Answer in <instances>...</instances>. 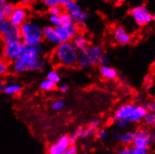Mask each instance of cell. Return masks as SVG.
<instances>
[{
  "instance_id": "1",
  "label": "cell",
  "mask_w": 155,
  "mask_h": 154,
  "mask_svg": "<svg viewBox=\"0 0 155 154\" xmlns=\"http://www.w3.org/2000/svg\"><path fill=\"white\" fill-rule=\"evenodd\" d=\"M79 54L71 41L62 42L56 45L52 53V62L55 64L66 67L77 66Z\"/></svg>"
},
{
  "instance_id": "2",
  "label": "cell",
  "mask_w": 155,
  "mask_h": 154,
  "mask_svg": "<svg viewBox=\"0 0 155 154\" xmlns=\"http://www.w3.org/2000/svg\"><path fill=\"white\" fill-rule=\"evenodd\" d=\"M12 70L14 73H23L29 71H41L46 67V62L41 56L30 53H21L12 62Z\"/></svg>"
},
{
  "instance_id": "3",
  "label": "cell",
  "mask_w": 155,
  "mask_h": 154,
  "mask_svg": "<svg viewBox=\"0 0 155 154\" xmlns=\"http://www.w3.org/2000/svg\"><path fill=\"white\" fill-rule=\"evenodd\" d=\"M148 111L142 105L125 103L117 108L113 117V120L124 119L130 123H139L143 120Z\"/></svg>"
},
{
  "instance_id": "4",
  "label": "cell",
  "mask_w": 155,
  "mask_h": 154,
  "mask_svg": "<svg viewBox=\"0 0 155 154\" xmlns=\"http://www.w3.org/2000/svg\"><path fill=\"white\" fill-rule=\"evenodd\" d=\"M22 42L28 44H38L44 41L43 27L39 23L26 20L20 26Z\"/></svg>"
},
{
  "instance_id": "5",
  "label": "cell",
  "mask_w": 155,
  "mask_h": 154,
  "mask_svg": "<svg viewBox=\"0 0 155 154\" xmlns=\"http://www.w3.org/2000/svg\"><path fill=\"white\" fill-rule=\"evenodd\" d=\"M104 55V49L100 45H92L88 47L83 53L79 54L77 64L80 68H88L99 64L101 57Z\"/></svg>"
},
{
  "instance_id": "6",
  "label": "cell",
  "mask_w": 155,
  "mask_h": 154,
  "mask_svg": "<svg viewBox=\"0 0 155 154\" xmlns=\"http://www.w3.org/2000/svg\"><path fill=\"white\" fill-rule=\"evenodd\" d=\"M0 38L5 44L22 40L20 26L13 24L8 19L5 20L0 24Z\"/></svg>"
},
{
  "instance_id": "7",
  "label": "cell",
  "mask_w": 155,
  "mask_h": 154,
  "mask_svg": "<svg viewBox=\"0 0 155 154\" xmlns=\"http://www.w3.org/2000/svg\"><path fill=\"white\" fill-rule=\"evenodd\" d=\"M64 11L71 16L74 21L80 26H84L85 23L89 18V14L83 11L78 3L75 1H71L63 5Z\"/></svg>"
},
{
  "instance_id": "8",
  "label": "cell",
  "mask_w": 155,
  "mask_h": 154,
  "mask_svg": "<svg viewBox=\"0 0 155 154\" xmlns=\"http://www.w3.org/2000/svg\"><path fill=\"white\" fill-rule=\"evenodd\" d=\"M130 14L134 19L138 26H143L152 21L151 14L148 11L145 5H138L134 7L130 11Z\"/></svg>"
},
{
  "instance_id": "9",
  "label": "cell",
  "mask_w": 155,
  "mask_h": 154,
  "mask_svg": "<svg viewBox=\"0 0 155 154\" xmlns=\"http://www.w3.org/2000/svg\"><path fill=\"white\" fill-rule=\"evenodd\" d=\"M22 40L14 41L5 44L2 50L3 59L8 62H14L22 53Z\"/></svg>"
},
{
  "instance_id": "10",
  "label": "cell",
  "mask_w": 155,
  "mask_h": 154,
  "mask_svg": "<svg viewBox=\"0 0 155 154\" xmlns=\"http://www.w3.org/2000/svg\"><path fill=\"white\" fill-rule=\"evenodd\" d=\"M28 11L23 5H16L15 9L8 20L17 26H20L27 20Z\"/></svg>"
},
{
  "instance_id": "11",
  "label": "cell",
  "mask_w": 155,
  "mask_h": 154,
  "mask_svg": "<svg viewBox=\"0 0 155 154\" xmlns=\"http://www.w3.org/2000/svg\"><path fill=\"white\" fill-rule=\"evenodd\" d=\"M69 145H70L69 136L64 135L61 136L56 143L49 147L47 153L50 154H64Z\"/></svg>"
},
{
  "instance_id": "12",
  "label": "cell",
  "mask_w": 155,
  "mask_h": 154,
  "mask_svg": "<svg viewBox=\"0 0 155 154\" xmlns=\"http://www.w3.org/2000/svg\"><path fill=\"white\" fill-rule=\"evenodd\" d=\"M113 39L118 44L127 45L132 40V37L123 26H115L113 32Z\"/></svg>"
},
{
  "instance_id": "13",
  "label": "cell",
  "mask_w": 155,
  "mask_h": 154,
  "mask_svg": "<svg viewBox=\"0 0 155 154\" xmlns=\"http://www.w3.org/2000/svg\"><path fill=\"white\" fill-rule=\"evenodd\" d=\"M43 34H44V40L48 44L56 47V45L61 43L54 26H45L43 27Z\"/></svg>"
},
{
  "instance_id": "14",
  "label": "cell",
  "mask_w": 155,
  "mask_h": 154,
  "mask_svg": "<svg viewBox=\"0 0 155 154\" xmlns=\"http://www.w3.org/2000/svg\"><path fill=\"white\" fill-rule=\"evenodd\" d=\"M71 42L79 53L85 52L89 47V42H88V39L84 35H82L80 34L76 37H73Z\"/></svg>"
},
{
  "instance_id": "15",
  "label": "cell",
  "mask_w": 155,
  "mask_h": 154,
  "mask_svg": "<svg viewBox=\"0 0 155 154\" xmlns=\"http://www.w3.org/2000/svg\"><path fill=\"white\" fill-rule=\"evenodd\" d=\"M44 53V46L41 43L38 44H28V43H22V53H30L35 56H41Z\"/></svg>"
},
{
  "instance_id": "16",
  "label": "cell",
  "mask_w": 155,
  "mask_h": 154,
  "mask_svg": "<svg viewBox=\"0 0 155 154\" xmlns=\"http://www.w3.org/2000/svg\"><path fill=\"white\" fill-rule=\"evenodd\" d=\"M101 76L107 80H113L118 76V71L109 65H101L99 68Z\"/></svg>"
},
{
  "instance_id": "17",
  "label": "cell",
  "mask_w": 155,
  "mask_h": 154,
  "mask_svg": "<svg viewBox=\"0 0 155 154\" xmlns=\"http://www.w3.org/2000/svg\"><path fill=\"white\" fill-rule=\"evenodd\" d=\"M2 91L7 95H17L22 91V85L19 83H11L3 86Z\"/></svg>"
},
{
  "instance_id": "18",
  "label": "cell",
  "mask_w": 155,
  "mask_h": 154,
  "mask_svg": "<svg viewBox=\"0 0 155 154\" xmlns=\"http://www.w3.org/2000/svg\"><path fill=\"white\" fill-rule=\"evenodd\" d=\"M55 28H56V33L58 34V37H59V40L61 41V43H62V42L71 41V39H72V37H71L68 28L62 26V25Z\"/></svg>"
},
{
  "instance_id": "19",
  "label": "cell",
  "mask_w": 155,
  "mask_h": 154,
  "mask_svg": "<svg viewBox=\"0 0 155 154\" xmlns=\"http://www.w3.org/2000/svg\"><path fill=\"white\" fill-rule=\"evenodd\" d=\"M136 137V131H129L121 134L118 141L124 145H129L132 144V142Z\"/></svg>"
},
{
  "instance_id": "20",
  "label": "cell",
  "mask_w": 155,
  "mask_h": 154,
  "mask_svg": "<svg viewBox=\"0 0 155 154\" xmlns=\"http://www.w3.org/2000/svg\"><path fill=\"white\" fill-rule=\"evenodd\" d=\"M59 16H60V18H61V25L65 26L66 28L71 27V26H73V25L77 23L75 21H74V19L71 17V16L68 13L64 11Z\"/></svg>"
},
{
  "instance_id": "21",
  "label": "cell",
  "mask_w": 155,
  "mask_h": 154,
  "mask_svg": "<svg viewBox=\"0 0 155 154\" xmlns=\"http://www.w3.org/2000/svg\"><path fill=\"white\" fill-rule=\"evenodd\" d=\"M39 86H40V88L44 91H51L56 88V84L47 79L42 80Z\"/></svg>"
},
{
  "instance_id": "22",
  "label": "cell",
  "mask_w": 155,
  "mask_h": 154,
  "mask_svg": "<svg viewBox=\"0 0 155 154\" xmlns=\"http://www.w3.org/2000/svg\"><path fill=\"white\" fill-rule=\"evenodd\" d=\"M15 8V5L12 2H8L5 3V4L2 6V9L3 13H4L6 19H8L9 17H11V15H12V13L14 12Z\"/></svg>"
},
{
  "instance_id": "23",
  "label": "cell",
  "mask_w": 155,
  "mask_h": 154,
  "mask_svg": "<svg viewBox=\"0 0 155 154\" xmlns=\"http://www.w3.org/2000/svg\"><path fill=\"white\" fill-rule=\"evenodd\" d=\"M144 123L148 127H155V112L148 111L145 117L143 118Z\"/></svg>"
},
{
  "instance_id": "24",
  "label": "cell",
  "mask_w": 155,
  "mask_h": 154,
  "mask_svg": "<svg viewBox=\"0 0 155 154\" xmlns=\"http://www.w3.org/2000/svg\"><path fill=\"white\" fill-rule=\"evenodd\" d=\"M46 79L50 80L51 82H54L55 84H58L61 81V76H60L58 72H57L56 70H51L47 73Z\"/></svg>"
},
{
  "instance_id": "25",
  "label": "cell",
  "mask_w": 155,
  "mask_h": 154,
  "mask_svg": "<svg viewBox=\"0 0 155 154\" xmlns=\"http://www.w3.org/2000/svg\"><path fill=\"white\" fill-rule=\"evenodd\" d=\"M132 146L134 147H148V138L143 136H137L132 142Z\"/></svg>"
},
{
  "instance_id": "26",
  "label": "cell",
  "mask_w": 155,
  "mask_h": 154,
  "mask_svg": "<svg viewBox=\"0 0 155 154\" xmlns=\"http://www.w3.org/2000/svg\"><path fill=\"white\" fill-rule=\"evenodd\" d=\"M131 154H148L149 153L148 147H130Z\"/></svg>"
},
{
  "instance_id": "27",
  "label": "cell",
  "mask_w": 155,
  "mask_h": 154,
  "mask_svg": "<svg viewBox=\"0 0 155 154\" xmlns=\"http://www.w3.org/2000/svg\"><path fill=\"white\" fill-rule=\"evenodd\" d=\"M63 11H64V8L60 5H56L48 8V13L50 14L60 15Z\"/></svg>"
},
{
  "instance_id": "28",
  "label": "cell",
  "mask_w": 155,
  "mask_h": 154,
  "mask_svg": "<svg viewBox=\"0 0 155 154\" xmlns=\"http://www.w3.org/2000/svg\"><path fill=\"white\" fill-rule=\"evenodd\" d=\"M9 70L8 62L4 59H0V76H4L8 73Z\"/></svg>"
},
{
  "instance_id": "29",
  "label": "cell",
  "mask_w": 155,
  "mask_h": 154,
  "mask_svg": "<svg viewBox=\"0 0 155 154\" xmlns=\"http://www.w3.org/2000/svg\"><path fill=\"white\" fill-rule=\"evenodd\" d=\"M49 20H50L51 26H54V27H58V26H61V21L59 15L50 14Z\"/></svg>"
},
{
  "instance_id": "30",
  "label": "cell",
  "mask_w": 155,
  "mask_h": 154,
  "mask_svg": "<svg viewBox=\"0 0 155 154\" xmlns=\"http://www.w3.org/2000/svg\"><path fill=\"white\" fill-rule=\"evenodd\" d=\"M115 123L117 128L119 129V130L126 129L127 127H129L130 124L129 121L124 120V119H118V120H115Z\"/></svg>"
},
{
  "instance_id": "31",
  "label": "cell",
  "mask_w": 155,
  "mask_h": 154,
  "mask_svg": "<svg viewBox=\"0 0 155 154\" xmlns=\"http://www.w3.org/2000/svg\"><path fill=\"white\" fill-rule=\"evenodd\" d=\"M94 136L100 139L105 140L108 138L109 134H108V132H107L106 130H104V129L97 128V130H96L95 135H94Z\"/></svg>"
},
{
  "instance_id": "32",
  "label": "cell",
  "mask_w": 155,
  "mask_h": 154,
  "mask_svg": "<svg viewBox=\"0 0 155 154\" xmlns=\"http://www.w3.org/2000/svg\"><path fill=\"white\" fill-rule=\"evenodd\" d=\"M74 132H75L76 135L77 136L78 139L79 138H80V139H85V138H86L87 136H88L86 132V128H85V127H78V128L76 129Z\"/></svg>"
},
{
  "instance_id": "33",
  "label": "cell",
  "mask_w": 155,
  "mask_h": 154,
  "mask_svg": "<svg viewBox=\"0 0 155 154\" xmlns=\"http://www.w3.org/2000/svg\"><path fill=\"white\" fill-rule=\"evenodd\" d=\"M150 130L148 128H141L139 129L138 130L136 131V136H143V137H148L149 135Z\"/></svg>"
},
{
  "instance_id": "34",
  "label": "cell",
  "mask_w": 155,
  "mask_h": 154,
  "mask_svg": "<svg viewBox=\"0 0 155 154\" xmlns=\"http://www.w3.org/2000/svg\"><path fill=\"white\" fill-rule=\"evenodd\" d=\"M64 107V102L62 100H57L52 105V108L55 111H59Z\"/></svg>"
},
{
  "instance_id": "35",
  "label": "cell",
  "mask_w": 155,
  "mask_h": 154,
  "mask_svg": "<svg viewBox=\"0 0 155 154\" xmlns=\"http://www.w3.org/2000/svg\"><path fill=\"white\" fill-rule=\"evenodd\" d=\"M77 152H78V147L75 144H70L66 149L64 154H76Z\"/></svg>"
},
{
  "instance_id": "36",
  "label": "cell",
  "mask_w": 155,
  "mask_h": 154,
  "mask_svg": "<svg viewBox=\"0 0 155 154\" xmlns=\"http://www.w3.org/2000/svg\"><path fill=\"white\" fill-rule=\"evenodd\" d=\"M142 106L146 108L148 111H154V112H155V101L145 103Z\"/></svg>"
},
{
  "instance_id": "37",
  "label": "cell",
  "mask_w": 155,
  "mask_h": 154,
  "mask_svg": "<svg viewBox=\"0 0 155 154\" xmlns=\"http://www.w3.org/2000/svg\"><path fill=\"white\" fill-rule=\"evenodd\" d=\"M110 62V59L109 58V56H107V55H102V56L101 57L99 60V64L101 65H109Z\"/></svg>"
},
{
  "instance_id": "38",
  "label": "cell",
  "mask_w": 155,
  "mask_h": 154,
  "mask_svg": "<svg viewBox=\"0 0 155 154\" xmlns=\"http://www.w3.org/2000/svg\"><path fill=\"white\" fill-rule=\"evenodd\" d=\"M148 146L151 147L155 144V133H150L148 136Z\"/></svg>"
},
{
  "instance_id": "39",
  "label": "cell",
  "mask_w": 155,
  "mask_h": 154,
  "mask_svg": "<svg viewBox=\"0 0 155 154\" xmlns=\"http://www.w3.org/2000/svg\"><path fill=\"white\" fill-rule=\"evenodd\" d=\"M43 3L47 8L52 7V6L58 5V0H43Z\"/></svg>"
},
{
  "instance_id": "40",
  "label": "cell",
  "mask_w": 155,
  "mask_h": 154,
  "mask_svg": "<svg viewBox=\"0 0 155 154\" xmlns=\"http://www.w3.org/2000/svg\"><path fill=\"white\" fill-rule=\"evenodd\" d=\"M77 139H78V137L76 135L75 132H74L73 133L69 136V140H70V144H75V143L77 142Z\"/></svg>"
},
{
  "instance_id": "41",
  "label": "cell",
  "mask_w": 155,
  "mask_h": 154,
  "mask_svg": "<svg viewBox=\"0 0 155 154\" xmlns=\"http://www.w3.org/2000/svg\"><path fill=\"white\" fill-rule=\"evenodd\" d=\"M86 132H87V135H88V136H93L95 135L96 129L88 126V127L86 128Z\"/></svg>"
},
{
  "instance_id": "42",
  "label": "cell",
  "mask_w": 155,
  "mask_h": 154,
  "mask_svg": "<svg viewBox=\"0 0 155 154\" xmlns=\"http://www.w3.org/2000/svg\"><path fill=\"white\" fill-rule=\"evenodd\" d=\"M119 154H131L130 147H124L118 151Z\"/></svg>"
},
{
  "instance_id": "43",
  "label": "cell",
  "mask_w": 155,
  "mask_h": 154,
  "mask_svg": "<svg viewBox=\"0 0 155 154\" xmlns=\"http://www.w3.org/2000/svg\"><path fill=\"white\" fill-rule=\"evenodd\" d=\"M88 126L97 130V129L100 127V121L98 120H91V121L89 123V124H88Z\"/></svg>"
},
{
  "instance_id": "44",
  "label": "cell",
  "mask_w": 155,
  "mask_h": 154,
  "mask_svg": "<svg viewBox=\"0 0 155 154\" xmlns=\"http://www.w3.org/2000/svg\"><path fill=\"white\" fill-rule=\"evenodd\" d=\"M121 135V133L120 131H114L113 133H112V138H113L114 140H118V141Z\"/></svg>"
},
{
  "instance_id": "45",
  "label": "cell",
  "mask_w": 155,
  "mask_h": 154,
  "mask_svg": "<svg viewBox=\"0 0 155 154\" xmlns=\"http://www.w3.org/2000/svg\"><path fill=\"white\" fill-rule=\"evenodd\" d=\"M68 88H69L68 85H66V84L61 85H60V87H59L60 91L62 92V93L67 92L68 90Z\"/></svg>"
},
{
  "instance_id": "46",
  "label": "cell",
  "mask_w": 155,
  "mask_h": 154,
  "mask_svg": "<svg viewBox=\"0 0 155 154\" xmlns=\"http://www.w3.org/2000/svg\"><path fill=\"white\" fill-rule=\"evenodd\" d=\"M153 82V77L151 75H147L144 78V82L145 83H151Z\"/></svg>"
},
{
  "instance_id": "47",
  "label": "cell",
  "mask_w": 155,
  "mask_h": 154,
  "mask_svg": "<svg viewBox=\"0 0 155 154\" xmlns=\"http://www.w3.org/2000/svg\"><path fill=\"white\" fill-rule=\"evenodd\" d=\"M5 20H6V17L5 16L4 13H3V11L2 9V7H0V24L4 21Z\"/></svg>"
},
{
  "instance_id": "48",
  "label": "cell",
  "mask_w": 155,
  "mask_h": 154,
  "mask_svg": "<svg viewBox=\"0 0 155 154\" xmlns=\"http://www.w3.org/2000/svg\"><path fill=\"white\" fill-rule=\"evenodd\" d=\"M145 91H150L151 89V88H152L153 86V84L152 82L151 83H145Z\"/></svg>"
},
{
  "instance_id": "49",
  "label": "cell",
  "mask_w": 155,
  "mask_h": 154,
  "mask_svg": "<svg viewBox=\"0 0 155 154\" xmlns=\"http://www.w3.org/2000/svg\"><path fill=\"white\" fill-rule=\"evenodd\" d=\"M71 1H75V0H58V5L63 6L64 5H65L66 3H68V2H71Z\"/></svg>"
},
{
  "instance_id": "50",
  "label": "cell",
  "mask_w": 155,
  "mask_h": 154,
  "mask_svg": "<svg viewBox=\"0 0 155 154\" xmlns=\"http://www.w3.org/2000/svg\"><path fill=\"white\" fill-rule=\"evenodd\" d=\"M20 3H21L23 5H26L29 4V3L31 2V0H20Z\"/></svg>"
},
{
  "instance_id": "51",
  "label": "cell",
  "mask_w": 155,
  "mask_h": 154,
  "mask_svg": "<svg viewBox=\"0 0 155 154\" xmlns=\"http://www.w3.org/2000/svg\"><path fill=\"white\" fill-rule=\"evenodd\" d=\"M110 1L113 2L115 3V4L121 5V4H122L123 2H124V0H110Z\"/></svg>"
},
{
  "instance_id": "52",
  "label": "cell",
  "mask_w": 155,
  "mask_h": 154,
  "mask_svg": "<svg viewBox=\"0 0 155 154\" xmlns=\"http://www.w3.org/2000/svg\"><path fill=\"white\" fill-rule=\"evenodd\" d=\"M136 100H137V102L138 103H141L142 102V98L141 96H137V97H136Z\"/></svg>"
},
{
  "instance_id": "53",
  "label": "cell",
  "mask_w": 155,
  "mask_h": 154,
  "mask_svg": "<svg viewBox=\"0 0 155 154\" xmlns=\"http://www.w3.org/2000/svg\"><path fill=\"white\" fill-rule=\"evenodd\" d=\"M8 2V0H0V7L3 5L5 3H6Z\"/></svg>"
},
{
  "instance_id": "54",
  "label": "cell",
  "mask_w": 155,
  "mask_h": 154,
  "mask_svg": "<svg viewBox=\"0 0 155 154\" xmlns=\"http://www.w3.org/2000/svg\"><path fill=\"white\" fill-rule=\"evenodd\" d=\"M3 85H2V83H1L0 82V92L1 91H2V88H3Z\"/></svg>"
},
{
  "instance_id": "55",
  "label": "cell",
  "mask_w": 155,
  "mask_h": 154,
  "mask_svg": "<svg viewBox=\"0 0 155 154\" xmlns=\"http://www.w3.org/2000/svg\"><path fill=\"white\" fill-rule=\"evenodd\" d=\"M151 19H152V21L155 22V14H151Z\"/></svg>"
},
{
  "instance_id": "56",
  "label": "cell",
  "mask_w": 155,
  "mask_h": 154,
  "mask_svg": "<svg viewBox=\"0 0 155 154\" xmlns=\"http://www.w3.org/2000/svg\"><path fill=\"white\" fill-rule=\"evenodd\" d=\"M154 64H155V63H154Z\"/></svg>"
}]
</instances>
